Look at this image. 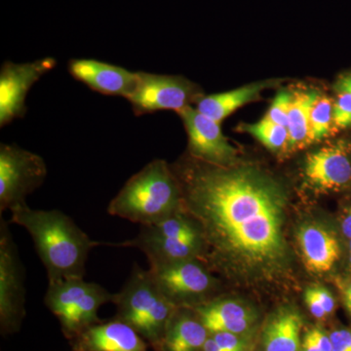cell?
Wrapping results in <instances>:
<instances>
[{
	"label": "cell",
	"instance_id": "1",
	"mask_svg": "<svg viewBox=\"0 0 351 351\" xmlns=\"http://www.w3.org/2000/svg\"><path fill=\"white\" fill-rule=\"evenodd\" d=\"M174 171L184 208L199 223L205 262L228 276L271 280L286 271L287 195L253 166H218L191 156Z\"/></svg>",
	"mask_w": 351,
	"mask_h": 351
},
{
	"label": "cell",
	"instance_id": "2",
	"mask_svg": "<svg viewBox=\"0 0 351 351\" xmlns=\"http://www.w3.org/2000/svg\"><path fill=\"white\" fill-rule=\"evenodd\" d=\"M9 223L23 226L31 234L49 283L84 278L90 251L101 244L90 239L60 210H34L23 205L11 210Z\"/></svg>",
	"mask_w": 351,
	"mask_h": 351
},
{
	"label": "cell",
	"instance_id": "3",
	"mask_svg": "<svg viewBox=\"0 0 351 351\" xmlns=\"http://www.w3.org/2000/svg\"><path fill=\"white\" fill-rule=\"evenodd\" d=\"M184 210L177 176L166 161L156 159L126 182L108 204V213L149 226Z\"/></svg>",
	"mask_w": 351,
	"mask_h": 351
},
{
	"label": "cell",
	"instance_id": "4",
	"mask_svg": "<svg viewBox=\"0 0 351 351\" xmlns=\"http://www.w3.org/2000/svg\"><path fill=\"white\" fill-rule=\"evenodd\" d=\"M112 302L117 306L114 318L137 331L152 350H158L178 307L161 292L149 269L134 265L123 287L113 294Z\"/></svg>",
	"mask_w": 351,
	"mask_h": 351
},
{
	"label": "cell",
	"instance_id": "5",
	"mask_svg": "<svg viewBox=\"0 0 351 351\" xmlns=\"http://www.w3.org/2000/svg\"><path fill=\"white\" fill-rule=\"evenodd\" d=\"M47 176L43 157L16 145H0V213L27 204Z\"/></svg>",
	"mask_w": 351,
	"mask_h": 351
},
{
	"label": "cell",
	"instance_id": "6",
	"mask_svg": "<svg viewBox=\"0 0 351 351\" xmlns=\"http://www.w3.org/2000/svg\"><path fill=\"white\" fill-rule=\"evenodd\" d=\"M25 316V270L9 221L0 219V331L17 332Z\"/></svg>",
	"mask_w": 351,
	"mask_h": 351
},
{
	"label": "cell",
	"instance_id": "7",
	"mask_svg": "<svg viewBox=\"0 0 351 351\" xmlns=\"http://www.w3.org/2000/svg\"><path fill=\"white\" fill-rule=\"evenodd\" d=\"M199 97L196 85L182 76L138 71L137 85L127 100L135 115L141 117L159 110L179 112Z\"/></svg>",
	"mask_w": 351,
	"mask_h": 351
},
{
	"label": "cell",
	"instance_id": "8",
	"mask_svg": "<svg viewBox=\"0 0 351 351\" xmlns=\"http://www.w3.org/2000/svg\"><path fill=\"white\" fill-rule=\"evenodd\" d=\"M53 57L29 63L4 62L0 69V126L22 119L27 113L25 99L31 88L56 66Z\"/></svg>",
	"mask_w": 351,
	"mask_h": 351
},
{
	"label": "cell",
	"instance_id": "9",
	"mask_svg": "<svg viewBox=\"0 0 351 351\" xmlns=\"http://www.w3.org/2000/svg\"><path fill=\"white\" fill-rule=\"evenodd\" d=\"M149 269L161 292L177 307H188L189 301L201 300L214 288V279L198 258Z\"/></svg>",
	"mask_w": 351,
	"mask_h": 351
},
{
	"label": "cell",
	"instance_id": "10",
	"mask_svg": "<svg viewBox=\"0 0 351 351\" xmlns=\"http://www.w3.org/2000/svg\"><path fill=\"white\" fill-rule=\"evenodd\" d=\"M177 113L188 133L189 152L191 157L213 165L235 164L237 149L223 135L221 123L193 107H186Z\"/></svg>",
	"mask_w": 351,
	"mask_h": 351
},
{
	"label": "cell",
	"instance_id": "11",
	"mask_svg": "<svg viewBox=\"0 0 351 351\" xmlns=\"http://www.w3.org/2000/svg\"><path fill=\"white\" fill-rule=\"evenodd\" d=\"M304 177L320 193L339 191L351 182V145L341 140L307 156Z\"/></svg>",
	"mask_w": 351,
	"mask_h": 351
},
{
	"label": "cell",
	"instance_id": "12",
	"mask_svg": "<svg viewBox=\"0 0 351 351\" xmlns=\"http://www.w3.org/2000/svg\"><path fill=\"white\" fill-rule=\"evenodd\" d=\"M107 245L131 247L142 251L149 260V267H161L198 258L205 261L207 254L203 234L186 237H163L152 234L142 226L135 239L122 243Z\"/></svg>",
	"mask_w": 351,
	"mask_h": 351
},
{
	"label": "cell",
	"instance_id": "13",
	"mask_svg": "<svg viewBox=\"0 0 351 351\" xmlns=\"http://www.w3.org/2000/svg\"><path fill=\"white\" fill-rule=\"evenodd\" d=\"M69 73L90 89L106 96L128 98L138 82V71L94 59H73L69 62Z\"/></svg>",
	"mask_w": 351,
	"mask_h": 351
},
{
	"label": "cell",
	"instance_id": "14",
	"mask_svg": "<svg viewBox=\"0 0 351 351\" xmlns=\"http://www.w3.org/2000/svg\"><path fill=\"white\" fill-rule=\"evenodd\" d=\"M69 343L73 351H147L149 348L137 331L117 318L90 327Z\"/></svg>",
	"mask_w": 351,
	"mask_h": 351
},
{
	"label": "cell",
	"instance_id": "15",
	"mask_svg": "<svg viewBox=\"0 0 351 351\" xmlns=\"http://www.w3.org/2000/svg\"><path fill=\"white\" fill-rule=\"evenodd\" d=\"M297 241L302 262L308 271L315 274L329 272L341 256V247L335 233L318 223L300 226Z\"/></svg>",
	"mask_w": 351,
	"mask_h": 351
},
{
	"label": "cell",
	"instance_id": "16",
	"mask_svg": "<svg viewBox=\"0 0 351 351\" xmlns=\"http://www.w3.org/2000/svg\"><path fill=\"white\" fill-rule=\"evenodd\" d=\"M191 309L210 334L226 332L241 335L251 329L256 319L252 309L234 300H213Z\"/></svg>",
	"mask_w": 351,
	"mask_h": 351
},
{
	"label": "cell",
	"instance_id": "17",
	"mask_svg": "<svg viewBox=\"0 0 351 351\" xmlns=\"http://www.w3.org/2000/svg\"><path fill=\"white\" fill-rule=\"evenodd\" d=\"M209 336L193 309L178 307L156 351H201Z\"/></svg>",
	"mask_w": 351,
	"mask_h": 351
},
{
	"label": "cell",
	"instance_id": "18",
	"mask_svg": "<svg viewBox=\"0 0 351 351\" xmlns=\"http://www.w3.org/2000/svg\"><path fill=\"white\" fill-rule=\"evenodd\" d=\"M269 82L253 83L223 93L201 96L196 101V110L221 123L235 110L251 101H257Z\"/></svg>",
	"mask_w": 351,
	"mask_h": 351
},
{
	"label": "cell",
	"instance_id": "19",
	"mask_svg": "<svg viewBox=\"0 0 351 351\" xmlns=\"http://www.w3.org/2000/svg\"><path fill=\"white\" fill-rule=\"evenodd\" d=\"M301 315L285 308L274 314L265 327L263 341L265 351H299L301 348Z\"/></svg>",
	"mask_w": 351,
	"mask_h": 351
},
{
	"label": "cell",
	"instance_id": "20",
	"mask_svg": "<svg viewBox=\"0 0 351 351\" xmlns=\"http://www.w3.org/2000/svg\"><path fill=\"white\" fill-rule=\"evenodd\" d=\"M113 295L99 284L93 283L91 289L83 298L82 304L76 307L66 319L60 323L64 338L73 341L90 327L103 322L98 316L101 306L112 302Z\"/></svg>",
	"mask_w": 351,
	"mask_h": 351
},
{
	"label": "cell",
	"instance_id": "21",
	"mask_svg": "<svg viewBox=\"0 0 351 351\" xmlns=\"http://www.w3.org/2000/svg\"><path fill=\"white\" fill-rule=\"evenodd\" d=\"M93 283L86 282L84 278L64 279L49 283L44 304L60 323L63 322L82 304Z\"/></svg>",
	"mask_w": 351,
	"mask_h": 351
},
{
	"label": "cell",
	"instance_id": "22",
	"mask_svg": "<svg viewBox=\"0 0 351 351\" xmlns=\"http://www.w3.org/2000/svg\"><path fill=\"white\" fill-rule=\"evenodd\" d=\"M318 93L315 91L293 93L289 110L287 129L289 149H304L311 145V108Z\"/></svg>",
	"mask_w": 351,
	"mask_h": 351
},
{
	"label": "cell",
	"instance_id": "23",
	"mask_svg": "<svg viewBox=\"0 0 351 351\" xmlns=\"http://www.w3.org/2000/svg\"><path fill=\"white\" fill-rule=\"evenodd\" d=\"M241 130L251 134L270 151L282 152L289 149L287 127L274 123L265 117L256 123L243 124Z\"/></svg>",
	"mask_w": 351,
	"mask_h": 351
},
{
	"label": "cell",
	"instance_id": "24",
	"mask_svg": "<svg viewBox=\"0 0 351 351\" xmlns=\"http://www.w3.org/2000/svg\"><path fill=\"white\" fill-rule=\"evenodd\" d=\"M332 101L327 96L318 93L311 108V142L324 140L334 130Z\"/></svg>",
	"mask_w": 351,
	"mask_h": 351
},
{
	"label": "cell",
	"instance_id": "25",
	"mask_svg": "<svg viewBox=\"0 0 351 351\" xmlns=\"http://www.w3.org/2000/svg\"><path fill=\"white\" fill-rule=\"evenodd\" d=\"M292 98L293 93L291 92H279L272 101L267 114L265 115V119L279 125L287 127L289 110H290Z\"/></svg>",
	"mask_w": 351,
	"mask_h": 351
},
{
	"label": "cell",
	"instance_id": "26",
	"mask_svg": "<svg viewBox=\"0 0 351 351\" xmlns=\"http://www.w3.org/2000/svg\"><path fill=\"white\" fill-rule=\"evenodd\" d=\"M332 121H334V130L350 128L351 94H338L336 101L332 104Z\"/></svg>",
	"mask_w": 351,
	"mask_h": 351
},
{
	"label": "cell",
	"instance_id": "27",
	"mask_svg": "<svg viewBox=\"0 0 351 351\" xmlns=\"http://www.w3.org/2000/svg\"><path fill=\"white\" fill-rule=\"evenodd\" d=\"M210 335L213 337L221 351L246 350V343L239 338V335L226 332H211Z\"/></svg>",
	"mask_w": 351,
	"mask_h": 351
},
{
	"label": "cell",
	"instance_id": "28",
	"mask_svg": "<svg viewBox=\"0 0 351 351\" xmlns=\"http://www.w3.org/2000/svg\"><path fill=\"white\" fill-rule=\"evenodd\" d=\"M332 351H351V330L338 329L329 334Z\"/></svg>",
	"mask_w": 351,
	"mask_h": 351
},
{
	"label": "cell",
	"instance_id": "29",
	"mask_svg": "<svg viewBox=\"0 0 351 351\" xmlns=\"http://www.w3.org/2000/svg\"><path fill=\"white\" fill-rule=\"evenodd\" d=\"M304 300H306V304L308 307L309 311L313 314L314 317L317 319H324L328 315L325 309L321 306L319 301H318L316 295H314L313 288H308L306 290V295H304Z\"/></svg>",
	"mask_w": 351,
	"mask_h": 351
},
{
	"label": "cell",
	"instance_id": "30",
	"mask_svg": "<svg viewBox=\"0 0 351 351\" xmlns=\"http://www.w3.org/2000/svg\"><path fill=\"white\" fill-rule=\"evenodd\" d=\"M311 288H313L314 295H316L321 306L325 309L328 315L334 313L336 302H335L334 297H332L331 293L327 289L320 287V286H314V287Z\"/></svg>",
	"mask_w": 351,
	"mask_h": 351
},
{
	"label": "cell",
	"instance_id": "31",
	"mask_svg": "<svg viewBox=\"0 0 351 351\" xmlns=\"http://www.w3.org/2000/svg\"><path fill=\"white\" fill-rule=\"evenodd\" d=\"M308 332L321 351H332V341L329 335L323 332L322 330L318 329V328H313V329L309 330Z\"/></svg>",
	"mask_w": 351,
	"mask_h": 351
},
{
	"label": "cell",
	"instance_id": "32",
	"mask_svg": "<svg viewBox=\"0 0 351 351\" xmlns=\"http://www.w3.org/2000/svg\"><path fill=\"white\" fill-rule=\"evenodd\" d=\"M335 90L339 93L351 94V71L341 75L335 83Z\"/></svg>",
	"mask_w": 351,
	"mask_h": 351
},
{
	"label": "cell",
	"instance_id": "33",
	"mask_svg": "<svg viewBox=\"0 0 351 351\" xmlns=\"http://www.w3.org/2000/svg\"><path fill=\"white\" fill-rule=\"evenodd\" d=\"M341 230L346 239H351V206L346 210L341 221Z\"/></svg>",
	"mask_w": 351,
	"mask_h": 351
},
{
	"label": "cell",
	"instance_id": "34",
	"mask_svg": "<svg viewBox=\"0 0 351 351\" xmlns=\"http://www.w3.org/2000/svg\"><path fill=\"white\" fill-rule=\"evenodd\" d=\"M302 351H321L320 348L316 345L315 341H313V337L307 331L306 334L304 335V339L302 343Z\"/></svg>",
	"mask_w": 351,
	"mask_h": 351
},
{
	"label": "cell",
	"instance_id": "35",
	"mask_svg": "<svg viewBox=\"0 0 351 351\" xmlns=\"http://www.w3.org/2000/svg\"><path fill=\"white\" fill-rule=\"evenodd\" d=\"M201 351H221L219 350V346L217 345L216 341L213 339V337L210 335L209 338L205 341L204 346H203Z\"/></svg>",
	"mask_w": 351,
	"mask_h": 351
},
{
	"label": "cell",
	"instance_id": "36",
	"mask_svg": "<svg viewBox=\"0 0 351 351\" xmlns=\"http://www.w3.org/2000/svg\"><path fill=\"white\" fill-rule=\"evenodd\" d=\"M345 302L346 308H348V313H350L351 316V284L346 290Z\"/></svg>",
	"mask_w": 351,
	"mask_h": 351
},
{
	"label": "cell",
	"instance_id": "37",
	"mask_svg": "<svg viewBox=\"0 0 351 351\" xmlns=\"http://www.w3.org/2000/svg\"><path fill=\"white\" fill-rule=\"evenodd\" d=\"M350 267H351V249H350Z\"/></svg>",
	"mask_w": 351,
	"mask_h": 351
},
{
	"label": "cell",
	"instance_id": "38",
	"mask_svg": "<svg viewBox=\"0 0 351 351\" xmlns=\"http://www.w3.org/2000/svg\"><path fill=\"white\" fill-rule=\"evenodd\" d=\"M350 249H351V239H350Z\"/></svg>",
	"mask_w": 351,
	"mask_h": 351
}]
</instances>
